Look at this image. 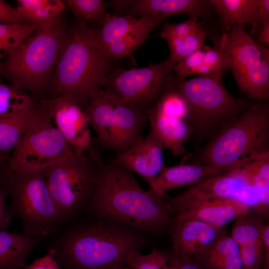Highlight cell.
Here are the masks:
<instances>
[{"label": "cell", "instance_id": "obj_1", "mask_svg": "<svg viewBox=\"0 0 269 269\" xmlns=\"http://www.w3.org/2000/svg\"><path fill=\"white\" fill-rule=\"evenodd\" d=\"M85 209L94 218L118 221L153 235L169 234L174 223L165 198L144 189L132 172L101 158Z\"/></svg>", "mask_w": 269, "mask_h": 269}, {"label": "cell", "instance_id": "obj_2", "mask_svg": "<svg viewBox=\"0 0 269 269\" xmlns=\"http://www.w3.org/2000/svg\"><path fill=\"white\" fill-rule=\"evenodd\" d=\"M150 234L109 219L74 226L51 247L60 269H126L128 256L150 243Z\"/></svg>", "mask_w": 269, "mask_h": 269}, {"label": "cell", "instance_id": "obj_3", "mask_svg": "<svg viewBox=\"0 0 269 269\" xmlns=\"http://www.w3.org/2000/svg\"><path fill=\"white\" fill-rule=\"evenodd\" d=\"M99 43L95 28L77 22L62 47L48 90L49 98L63 96L84 111L102 89L114 67Z\"/></svg>", "mask_w": 269, "mask_h": 269}, {"label": "cell", "instance_id": "obj_4", "mask_svg": "<svg viewBox=\"0 0 269 269\" xmlns=\"http://www.w3.org/2000/svg\"><path fill=\"white\" fill-rule=\"evenodd\" d=\"M269 153V104L257 102L220 129L190 163L225 172Z\"/></svg>", "mask_w": 269, "mask_h": 269}, {"label": "cell", "instance_id": "obj_5", "mask_svg": "<svg viewBox=\"0 0 269 269\" xmlns=\"http://www.w3.org/2000/svg\"><path fill=\"white\" fill-rule=\"evenodd\" d=\"M69 31L62 16L38 27L2 61L0 74L33 97L42 95L48 90Z\"/></svg>", "mask_w": 269, "mask_h": 269}, {"label": "cell", "instance_id": "obj_6", "mask_svg": "<svg viewBox=\"0 0 269 269\" xmlns=\"http://www.w3.org/2000/svg\"><path fill=\"white\" fill-rule=\"evenodd\" d=\"M223 73L222 69L189 80L174 75V87L188 105L193 135L199 139L211 138L255 103L248 98L231 94L222 82Z\"/></svg>", "mask_w": 269, "mask_h": 269}, {"label": "cell", "instance_id": "obj_7", "mask_svg": "<svg viewBox=\"0 0 269 269\" xmlns=\"http://www.w3.org/2000/svg\"><path fill=\"white\" fill-rule=\"evenodd\" d=\"M0 190L11 200V215L20 221L23 233L41 238L64 222L48 188L42 170L0 169Z\"/></svg>", "mask_w": 269, "mask_h": 269}, {"label": "cell", "instance_id": "obj_8", "mask_svg": "<svg viewBox=\"0 0 269 269\" xmlns=\"http://www.w3.org/2000/svg\"><path fill=\"white\" fill-rule=\"evenodd\" d=\"M90 148L88 155L75 152L42 170L64 222L85 209L92 195L100 157Z\"/></svg>", "mask_w": 269, "mask_h": 269}, {"label": "cell", "instance_id": "obj_9", "mask_svg": "<svg viewBox=\"0 0 269 269\" xmlns=\"http://www.w3.org/2000/svg\"><path fill=\"white\" fill-rule=\"evenodd\" d=\"M219 47L230 61V69L240 92L250 100L268 102L269 48L237 24L222 34Z\"/></svg>", "mask_w": 269, "mask_h": 269}, {"label": "cell", "instance_id": "obj_10", "mask_svg": "<svg viewBox=\"0 0 269 269\" xmlns=\"http://www.w3.org/2000/svg\"><path fill=\"white\" fill-rule=\"evenodd\" d=\"M175 65L168 57L160 62L142 68L114 67L102 89L116 99L147 114L174 86Z\"/></svg>", "mask_w": 269, "mask_h": 269}, {"label": "cell", "instance_id": "obj_11", "mask_svg": "<svg viewBox=\"0 0 269 269\" xmlns=\"http://www.w3.org/2000/svg\"><path fill=\"white\" fill-rule=\"evenodd\" d=\"M52 122L42 109L12 150L6 166L16 170H42L75 152Z\"/></svg>", "mask_w": 269, "mask_h": 269}, {"label": "cell", "instance_id": "obj_12", "mask_svg": "<svg viewBox=\"0 0 269 269\" xmlns=\"http://www.w3.org/2000/svg\"><path fill=\"white\" fill-rule=\"evenodd\" d=\"M261 197L242 166L214 176L172 197L165 198L173 217L202 201L216 198L238 200L253 209Z\"/></svg>", "mask_w": 269, "mask_h": 269}, {"label": "cell", "instance_id": "obj_13", "mask_svg": "<svg viewBox=\"0 0 269 269\" xmlns=\"http://www.w3.org/2000/svg\"><path fill=\"white\" fill-rule=\"evenodd\" d=\"M39 105L75 152L82 153L90 147V126L79 106L60 96L44 99Z\"/></svg>", "mask_w": 269, "mask_h": 269}, {"label": "cell", "instance_id": "obj_14", "mask_svg": "<svg viewBox=\"0 0 269 269\" xmlns=\"http://www.w3.org/2000/svg\"><path fill=\"white\" fill-rule=\"evenodd\" d=\"M113 98L114 107L108 149L118 156L142 137L148 119L146 113Z\"/></svg>", "mask_w": 269, "mask_h": 269}, {"label": "cell", "instance_id": "obj_15", "mask_svg": "<svg viewBox=\"0 0 269 269\" xmlns=\"http://www.w3.org/2000/svg\"><path fill=\"white\" fill-rule=\"evenodd\" d=\"M161 142L149 132L128 150L112 160L142 177L149 185L165 166Z\"/></svg>", "mask_w": 269, "mask_h": 269}, {"label": "cell", "instance_id": "obj_16", "mask_svg": "<svg viewBox=\"0 0 269 269\" xmlns=\"http://www.w3.org/2000/svg\"><path fill=\"white\" fill-rule=\"evenodd\" d=\"M214 10L210 0H133L126 14L149 17L160 23L175 15L211 18Z\"/></svg>", "mask_w": 269, "mask_h": 269}, {"label": "cell", "instance_id": "obj_17", "mask_svg": "<svg viewBox=\"0 0 269 269\" xmlns=\"http://www.w3.org/2000/svg\"><path fill=\"white\" fill-rule=\"evenodd\" d=\"M224 234L223 227L194 219L174 222L169 233L175 254L180 257L201 253Z\"/></svg>", "mask_w": 269, "mask_h": 269}, {"label": "cell", "instance_id": "obj_18", "mask_svg": "<svg viewBox=\"0 0 269 269\" xmlns=\"http://www.w3.org/2000/svg\"><path fill=\"white\" fill-rule=\"evenodd\" d=\"M224 172L219 168L196 163L165 165L149 185V190L165 198L168 196L166 192L169 190L187 185L192 186Z\"/></svg>", "mask_w": 269, "mask_h": 269}, {"label": "cell", "instance_id": "obj_19", "mask_svg": "<svg viewBox=\"0 0 269 269\" xmlns=\"http://www.w3.org/2000/svg\"><path fill=\"white\" fill-rule=\"evenodd\" d=\"M251 208L232 198H216L197 203L173 217L174 222L198 220L223 227L247 213Z\"/></svg>", "mask_w": 269, "mask_h": 269}, {"label": "cell", "instance_id": "obj_20", "mask_svg": "<svg viewBox=\"0 0 269 269\" xmlns=\"http://www.w3.org/2000/svg\"><path fill=\"white\" fill-rule=\"evenodd\" d=\"M150 132L161 142L164 148L169 149L174 155L183 154L185 143L193 134V129L188 122L164 116L153 109L147 113Z\"/></svg>", "mask_w": 269, "mask_h": 269}, {"label": "cell", "instance_id": "obj_21", "mask_svg": "<svg viewBox=\"0 0 269 269\" xmlns=\"http://www.w3.org/2000/svg\"><path fill=\"white\" fill-rule=\"evenodd\" d=\"M225 30L234 25H252L251 36L260 28L258 19V0H210Z\"/></svg>", "mask_w": 269, "mask_h": 269}, {"label": "cell", "instance_id": "obj_22", "mask_svg": "<svg viewBox=\"0 0 269 269\" xmlns=\"http://www.w3.org/2000/svg\"><path fill=\"white\" fill-rule=\"evenodd\" d=\"M39 239L23 233L0 230V269H24L26 260Z\"/></svg>", "mask_w": 269, "mask_h": 269}, {"label": "cell", "instance_id": "obj_23", "mask_svg": "<svg viewBox=\"0 0 269 269\" xmlns=\"http://www.w3.org/2000/svg\"><path fill=\"white\" fill-rule=\"evenodd\" d=\"M15 9L22 21L38 27L49 24L61 16L66 7L60 0H17Z\"/></svg>", "mask_w": 269, "mask_h": 269}, {"label": "cell", "instance_id": "obj_24", "mask_svg": "<svg viewBox=\"0 0 269 269\" xmlns=\"http://www.w3.org/2000/svg\"><path fill=\"white\" fill-rule=\"evenodd\" d=\"M41 112L42 109L38 104L23 115L0 117V152L7 154L13 150Z\"/></svg>", "mask_w": 269, "mask_h": 269}, {"label": "cell", "instance_id": "obj_25", "mask_svg": "<svg viewBox=\"0 0 269 269\" xmlns=\"http://www.w3.org/2000/svg\"><path fill=\"white\" fill-rule=\"evenodd\" d=\"M160 24L151 18H140L137 24L128 34L102 49L113 61L127 56L141 46L152 30Z\"/></svg>", "mask_w": 269, "mask_h": 269}, {"label": "cell", "instance_id": "obj_26", "mask_svg": "<svg viewBox=\"0 0 269 269\" xmlns=\"http://www.w3.org/2000/svg\"><path fill=\"white\" fill-rule=\"evenodd\" d=\"M253 185L259 190L260 199L252 210L264 216H269V153L253 159L242 166Z\"/></svg>", "mask_w": 269, "mask_h": 269}, {"label": "cell", "instance_id": "obj_27", "mask_svg": "<svg viewBox=\"0 0 269 269\" xmlns=\"http://www.w3.org/2000/svg\"><path fill=\"white\" fill-rule=\"evenodd\" d=\"M139 19L132 14L118 15L109 13L104 22L95 28L96 37L101 48L122 39L134 28Z\"/></svg>", "mask_w": 269, "mask_h": 269}, {"label": "cell", "instance_id": "obj_28", "mask_svg": "<svg viewBox=\"0 0 269 269\" xmlns=\"http://www.w3.org/2000/svg\"><path fill=\"white\" fill-rule=\"evenodd\" d=\"M266 220L264 216L251 209L234 221L231 236L240 247L262 243Z\"/></svg>", "mask_w": 269, "mask_h": 269}, {"label": "cell", "instance_id": "obj_29", "mask_svg": "<svg viewBox=\"0 0 269 269\" xmlns=\"http://www.w3.org/2000/svg\"><path fill=\"white\" fill-rule=\"evenodd\" d=\"M37 105L30 94L0 82V117L23 115Z\"/></svg>", "mask_w": 269, "mask_h": 269}, {"label": "cell", "instance_id": "obj_30", "mask_svg": "<svg viewBox=\"0 0 269 269\" xmlns=\"http://www.w3.org/2000/svg\"><path fill=\"white\" fill-rule=\"evenodd\" d=\"M64 2L77 22L94 28L100 26L109 14L106 1L104 0H66Z\"/></svg>", "mask_w": 269, "mask_h": 269}, {"label": "cell", "instance_id": "obj_31", "mask_svg": "<svg viewBox=\"0 0 269 269\" xmlns=\"http://www.w3.org/2000/svg\"><path fill=\"white\" fill-rule=\"evenodd\" d=\"M207 33L201 25L190 34L165 39L168 46L170 61L176 64L204 46Z\"/></svg>", "mask_w": 269, "mask_h": 269}, {"label": "cell", "instance_id": "obj_32", "mask_svg": "<svg viewBox=\"0 0 269 269\" xmlns=\"http://www.w3.org/2000/svg\"><path fill=\"white\" fill-rule=\"evenodd\" d=\"M38 27L29 23H0V64L20 42Z\"/></svg>", "mask_w": 269, "mask_h": 269}, {"label": "cell", "instance_id": "obj_33", "mask_svg": "<svg viewBox=\"0 0 269 269\" xmlns=\"http://www.w3.org/2000/svg\"><path fill=\"white\" fill-rule=\"evenodd\" d=\"M151 109L164 116L180 119L189 123L190 112L188 105L184 97L175 88L174 84Z\"/></svg>", "mask_w": 269, "mask_h": 269}, {"label": "cell", "instance_id": "obj_34", "mask_svg": "<svg viewBox=\"0 0 269 269\" xmlns=\"http://www.w3.org/2000/svg\"><path fill=\"white\" fill-rule=\"evenodd\" d=\"M240 256V246L230 236L221 235L206 249L191 257L197 263L220 258Z\"/></svg>", "mask_w": 269, "mask_h": 269}, {"label": "cell", "instance_id": "obj_35", "mask_svg": "<svg viewBox=\"0 0 269 269\" xmlns=\"http://www.w3.org/2000/svg\"><path fill=\"white\" fill-rule=\"evenodd\" d=\"M167 264L166 257L156 250L147 255L134 251L128 256L126 262L127 267L131 269H163Z\"/></svg>", "mask_w": 269, "mask_h": 269}, {"label": "cell", "instance_id": "obj_36", "mask_svg": "<svg viewBox=\"0 0 269 269\" xmlns=\"http://www.w3.org/2000/svg\"><path fill=\"white\" fill-rule=\"evenodd\" d=\"M204 54L202 47L176 63L173 68L174 75L178 78L184 79L188 76L195 75L198 68L204 63Z\"/></svg>", "mask_w": 269, "mask_h": 269}, {"label": "cell", "instance_id": "obj_37", "mask_svg": "<svg viewBox=\"0 0 269 269\" xmlns=\"http://www.w3.org/2000/svg\"><path fill=\"white\" fill-rule=\"evenodd\" d=\"M198 18L189 16L186 20L179 23H166L161 31L156 35L164 40L169 38L179 37L192 32L201 26Z\"/></svg>", "mask_w": 269, "mask_h": 269}, {"label": "cell", "instance_id": "obj_38", "mask_svg": "<svg viewBox=\"0 0 269 269\" xmlns=\"http://www.w3.org/2000/svg\"><path fill=\"white\" fill-rule=\"evenodd\" d=\"M240 257L244 269H261L263 257V242L240 247Z\"/></svg>", "mask_w": 269, "mask_h": 269}, {"label": "cell", "instance_id": "obj_39", "mask_svg": "<svg viewBox=\"0 0 269 269\" xmlns=\"http://www.w3.org/2000/svg\"><path fill=\"white\" fill-rule=\"evenodd\" d=\"M203 48L205 52L204 63L209 66L214 72L230 69V61L219 47H210L204 45Z\"/></svg>", "mask_w": 269, "mask_h": 269}, {"label": "cell", "instance_id": "obj_40", "mask_svg": "<svg viewBox=\"0 0 269 269\" xmlns=\"http://www.w3.org/2000/svg\"><path fill=\"white\" fill-rule=\"evenodd\" d=\"M198 264L204 269H244L240 256L220 258Z\"/></svg>", "mask_w": 269, "mask_h": 269}, {"label": "cell", "instance_id": "obj_41", "mask_svg": "<svg viewBox=\"0 0 269 269\" xmlns=\"http://www.w3.org/2000/svg\"><path fill=\"white\" fill-rule=\"evenodd\" d=\"M24 269H60V267L51 247L44 256L26 265Z\"/></svg>", "mask_w": 269, "mask_h": 269}, {"label": "cell", "instance_id": "obj_42", "mask_svg": "<svg viewBox=\"0 0 269 269\" xmlns=\"http://www.w3.org/2000/svg\"><path fill=\"white\" fill-rule=\"evenodd\" d=\"M0 23H23L15 8L12 7L2 0H0Z\"/></svg>", "mask_w": 269, "mask_h": 269}, {"label": "cell", "instance_id": "obj_43", "mask_svg": "<svg viewBox=\"0 0 269 269\" xmlns=\"http://www.w3.org/2000/svg\"><path fill=\"white\" fill-rule=\"evenodd\" d=\"M133 0H112L106 2L107 7L112 8L113 14L126 15L127 12Z\"/></svg>", "mask_w": 269, "mask_h": 269}, {"label": "cell", "instance_id": "obj_44", "mask_svg": "<svg viewBox=\"0 0 269 269\" xmlns=\"http://www.w3.org/2000/svg\"><path fill=\"white\" fill-rule=\"evenodd\" d=\"M263 257L262 269H269V224L264 227L262 237Z\"/></svg>", "mask_w": 269, "mask_h": 269}, {"label": "cell", "instance_id": "obj_45", "mask_svg": "<svg viewBox=\"0 0 269 269\" xmlns=\"http://www.w3.org/2000/svg\"><path fill=\"white\" fill-rule=\"evenodd\" d=\"M257 10L258 19L260 28L263 24L269 22V0H258Z\"/></svg>", "mask_w": 269, "mask_h": 269}, {"label": "cell", "instance_id": "obj_46", "mask_svg": "<svg viewBox=\"0 0 269 269\" xmlns=\"http://www.w3.org/2000/svg\"><path fill=\"white\" fill-rule=\"evenodd\" d=\"M178 264V269H204L191 257H180L175 254Z\"/></svg>", "mask_w": 269, "mask_h": 269}, {"label": "cell", "instance_id": "obj_47", "mask_svg": "<svg viewBox=\"0 0 269 269\" xmlns=\"http://www.w3.org/2000/svg\"><path fill=\"white\" fill-rule=\"evenodd\" d=\"M255 41L266 47L269 46V22L263 24L259 29Z\"/></svg>", "mask_w": 269, "mask_h": 269}, {"label": "cell", "instance_id": "obj_48", "mask_svg": "<svg viewBox=\"0 0 269 269\" xmlns=\"http://www.w3.org/2000/svg\"><path fill=\"white\" fill-rule=\"evenodd\" d=\"M6 195L0 190V229L4 224L7 223L9 214L7 213L5 206V197Z\"/></svg>", "mask_w": 269, "mask_h": 269}, {"label": "cell", "instance_id": "obj_49", "mask_svg": "<svg viewBox=\"0 0 269 269\" xmlns=\"http://www.w3.org/2000/svg\"><path fill=\"white\" fill-rule=\"evenodd\" d=\"M163 269H178V264L175 255L172 257L170 263L168 264Z\"/></svg>", "mask_w": 269, "mask_h": 269}, {"label": "cell", "instance_id": "obj_50", "mask_svg": "<svg viewBox=\"0 0 269 269\" xmlns=\"http://www.w3.org/2000/svg\"><path fill=\"white\" fill-rule=\"evenodd\" d=\"M9 157L7 154L0 152V169L7 164Z\"/></svg>", "mask_w": 269, "mask_h": 269}, {"label": "cell", "instance_id": "obj_51", "mask_svg": "<svg viewBox=\"0 0 269 269\" xmlns=\"http://www.w3.org/2000/svg\"><path fill=\"white\" fill-rule=\"evenodd\" d=\"M126 269H131L127 267L126 268Z\"/></svg>", "mask_w": 269, "mask_h": 269}]
</instances>
